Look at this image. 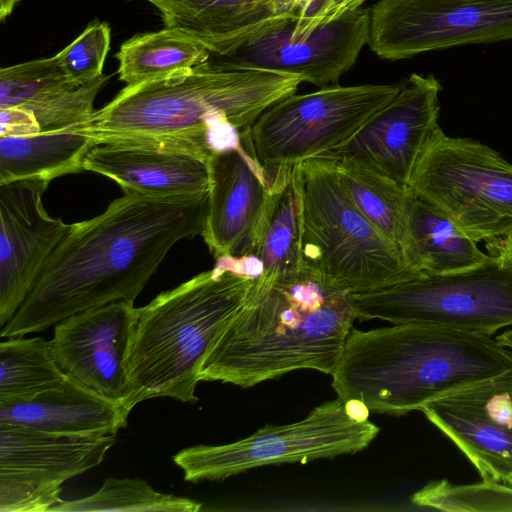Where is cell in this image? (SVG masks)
<instances>
[{
	"instance_id": "obj_1",
	"label": "cell",
	"mask_w": 512,
	"mask_h": 512,
	"mask_svg": "<svg viewBox=\"0 0 512 512\" xmlns=\"http://www.w3.org/2000/svg\"><path fill=\"white\" fill-rule=\"evenodd\" d=\"M207 210L208 193L126 191L100 215L71 224L0 336L41 332L82 311L134 302L170 249L202 234Z\"/></svg>"
},
{
	"instance_id": "obj_2",
	"label": "cell",
	"mask_w": 512,
	"mask_h": 512,
	"mask_svg": "<svg viewBox=\"0 0 512 512\" xmlns=\"http://www.w3.org/2000/svg\"><path fill=\"white\" fill-rule=\"evenodd\" d=\"M300 75L226 69L209 61L163 78L126 85L79 126L95 145H151L209 160L238 145L269 107L294 94Z\"/></svg>"
},
{
	"instance_id": "obj_3",
	"label": "cell",
	"mask_w": 512,
	"mask_h": 512,
	"mask_svg": "<svg viewBox=\"0 0 512 512\" xmlns=\"http://www.w3.org/2000/svg\"><path fill=\"white\" fill-rule=\"evenodd\" d=\"M512 371V351L492 335L425 323L352 328L333 372L343 403L403 415L459 389Z\"/></svg>"
},
{
	"instance_id": "obj_4",
	"label": "cell",
	"mask_w": 512,
	"mask_h": 512,
	"mask_svg": "<svg viewBox=\"0 0 512 512\" xmlns=\"http://www.w3.org/2000/svg\"><path fill=\"white\" fill-rule=\"evenodd\" d=\"M356 315L350 293L305 277L258 289L226 325L200 381L243 388L311 369L332 375Z\"/></svg>"
},
{
	"instance_id": "obj_5",
	"label": "cell",
	"mask_w": 512,
	"mask_h": 512,
	"mask_svg": "<svg viewBox=\"0 0 512 512\" xmlns=\"http://www.w3.org/2000/svg\"><path fill=\"white\" fill-rule=\"evenodd\" d=\"M255 278L245 272L242 258L223 257L213 269L137 308L127 359L131 410L156 397L198 400L195 389L205 360Z\"/></svg>"
},
{
	"instance_id": "obj_6",
	"label": "cell",
	"mask_w": 512,
	"mask_h": 512,
	"mask_svg": "<svg viewBox=\"0 0 512 512\" xmlns=\"http://www.w3.org/2000/svg\"><path fill=\"white\" fill-rule=\"evenodd\" d=\"M301 255L307 276L350 294L381 289L415 274L400 249L354 204L336 161L314 158L293 167Z\"/></svg>"
},
{
	"instance_id": "obj_7",
	"label": "cell",
	"mask_w": 512,
	"mask_h": 512,
	"mask_svg": "<svg viewBox=\"0 0 512 512\" xmlns=\"http://www.w3.org/2000/svg\"><path fill=\"white\" fill-rule=\"evenodd\" d=\"M359 320L425 323L493 335L512 326V264L487 262L447 273H417L393 285L350 294Z\"/></svg>"
},
{
	"instance_id": "obj_8",
	"label": "cell",
	"mask_w": 512,
	"mask_h": 512,
	"mask_svg": "<svg viewBox=\"0 0 512 512\" xmlns=\"http://www.w3.org/2000/svg\"><path fill=\"white\" fill-rule=\"evenodd\" d=\"M407 189L476 242L512 234V164L490 147L440 129Z\"/></svg>"
},
{
	"instance_id": "obj_9",
	"label": "cell",
	"mask_w": 512,
	"mask_h": 512,
	"mask_svg": "<svg viewBox=\"0 0 512 512\" xmlns=\"http://www.w3.org/2000/svg\"><path fill=\"white\" fill-rule=\"evenodd\" d=\"M399 88L400 84H335L294 93L262 113L241 139L266 170L293 167L346 143Z\"/></svg>"
},
{
	"instance_id": "obj_10",
	"label": "cell",
	"mask_w": 512,
	"mask_h": 512,
	"mask_svg": "<svg viewBox=\"0 0 512 512\" xmlns=\"http://www.w3.org/2000/svg\"><path fill=\"white\" fill-rule=\"evenodd\" d=\"M380 429L352 417L339 399L313 408L302 420L266 425L247 438L223 445H198L173 460L186 481L222 480L265 465L307 463L365 449Z\"/></svg>"
},
{
	"instance_id": "obj_11",
	"label": "cell",
	"mask_w": 512,
	"mask_h": 512,
	"mask_svg": "<svg viewBox=\"0 0 512 512\" xmlns=\"http://www.w3.org/2000/svg\"><path fill=\"white\" fill-rule=\"evenodd\" d=\"M503 40H512V0H380L370 9L367 44L382 59Z\"/></svg>"
},
{
	"instance_id": "obj_12",
	"label": "cell",
	"mask_w": 512,
	"mask_h": 512,
	"mask_svg": "<svg viewBox=\"0 0 512 512\" xmlns=\"http://www.w3.org/2000/svg\"><path fill=\"white\" fill-rule=\"evenodd\" d=\"M297 18L273 26L209 62L226 69L296 74L320 88L338 84L368 42L370 9L358 8L305 34L293 31Z\"/></svg>"
},
{
	"instance_id": "obj_13",
	"label": "cell",
	"mask_w": 512,
	"mask_h": 512,
	"mask_svg": "<svg viewBox=\"0 0 512 512\" xmlns=\"http://www.w3.org/2000/svg\"><path fill=\"white\" fill-rule=\"evenodd\" d=\"M397 94L343 145L319 158L346 160L407 189L423 153L441 129L439 81L412 73Z\"/></svg>"
},
{
	"instance_id": "obj_14",
	"label": "cell",
	"mask_w": 512,
	"mask_h": 512,
	"mask_svg": "<svg viewBox=\"0 0 512 512\" xmlns=\"http://www.w3.org/2000/svg\"><path fill=\"white\" fill-rule=\"evenodd\" d=\"M136 321L134 302H114L58 322L50 340L67 378L129 412L127 359Z\"/></svg>"
},
{
	"instance_id": "obj_15",
	"label": "cell",
	"mask_w": 512,
	"mask_h": 512,
	"mask_svg": "<svg viewBox=\"0 0 512 512\" xmlns=\"http://www.w3.org/2000/svg\"><path fill=\"white\" fill-rule=\"evenodd\" d=\"M420 411L483 480L506 483L512 476V371L446 394Z\"/></svg>"
},
{
	"instance_id": "obj_16",
	"label": "cell",
	"mask_w": 512,
	"mask_h": 512,
	"mask_svg": "<svg viewBox=\"0 0 512 512\" xmlns=\"http://www.w3.org/2000/svg\"><path fill=\"white\" fill-rule=\"evenodd\" d=\"M49 181L0 184V326L16 313L71 224L51 217L42 202Z\"/></svg>"
},
{
	"instance_id": "obj_17",
	"label": "cell",
	"mask_w": 512,
	"mask_h": 512,
	"mask_svg": "<svg viewBox=\"0 0 512 512\" xmlns=\"http://www.w3.org/2000/svg\"><path fill=\"white\" fill-rule=\"evenodd\" d=\"M208 168V210L201 236L216 260L248 257L269 199L267 170L242 142L213 153Z\"/></svg>"
},
{
	"instance_id": "obj_18",
	"label": "cell",
	"mask_w": 512,
	"mask_h": 512,
	"mask_svg": "<svg viewBox=\"0 0 512 512\" xmlns=\"http://www.w3.org/2000/svg\"><path fill=\"white\" fill-rule=\"evenodd\" d=\"M108 75L86 83L70 81L57 56L36 59L0 70V109L18 108L34 130L80 126L94 113V101Z\"/></svg>"
},
{
	"instance_id": "obj_19",
	"label": "cell",
	"mask_w": 512,
	"mask_h": 512,
	"mask_svg": "<svg viewBox=\"0 0 512 512\" xmlns=\"http://www.w3.org/2000/svg\"><path fill=\"white\" fill-rule=\"evenodd\" d=\"M84 170L116 182L123 192L187 197L209 192L208 160L151 145L100 144L86 155Z\"/></svg>"
},
{
	"instance_id": "obj_20",
	"label": "cell",
	"mask_w": 512,
	"mask_h": 512,
	"mask_svg": "<svg viewBox=\"0 0 512 512\" xmlns=\"http://www.w3.org/2000/svg\"><path fill=\"white\" fill-rule=\"evenodd\" d=\"M161 13L165 27L223 54L285 21L297 11L273 0H146Z\"/></svg>"
},
{
	"instance_id": "obj_21",
	"label": "cell",
	"mask_w": 512,
	"mask_h": 512,
	"mask_svg": "<svg viewBox=\"0 0 512 512\" xmlns=\"http://www.w3.org/2000/svg\"><path fill=\"white\" fill-rule=\"evenodd\" d=\"M129 411L67 378L36 395L0 402V425L69 434H116Z\"/></svg>"
},
{
	"instance_id": "obj_22",
	"label": "cell",
	"mask_w": 512,
	"mask_h": 512,
	"mask_svg": "<svg viewBox=\"0 0 512 512\" xmlns=\"http://www.w3.org/2000/svg\"><path fill=\"white\" fill-rule=\"evenodd\" d=\"M116 434H69L0 425V470L64 483L98 466Z\"/></svg>"
},
{
	"instance_id": "obj_23",
	"label": "cell",
	"mask_w": 512,
	"mask_h": 512,
	"mask_svg": "<svg viewBox=\"0 0 512 512\" xmlns=\"http://www.w3.org/2000/svg\"><path fill=\"white\" fill-rule=\"evenodd\" d=\"M293 167L275 168L274 179L270 181L266 211L250 254L261 266V272L255 278L258 289L308 277L301 255L299 203Z\"/></svg>"
},
{
	"instance_id": "obj_24",
	"label": "cell",
	"mask_w": 512,
	"mask_h": 512,
	"mask_svg": "<svg viewBox=\"0 0 512 512\" xmlns=\"http://www.w3.org/2000/svg\"><path fill=\"white\" fill-rule=\"evenodd\" d=\"M94 146L79 126L53 131L31 129L0 136V184L25 179L51 182L79 173Z\"/></svg>"
},
{
	"instance_id": "obj_25",
	"label": "cell",
	"mask_w": 512,
	"mask_h": 512,
	"mask_svg": "<svg viewBox=\"0 0 512 512\" xmlns=\"http://www.w3.org/2000/svg\"><path fill=\"white\" fill-rule=\"evenodd\" d=\"M476 243L442 211L409 191L404 257L414 272H455L490 260L492 255Z\"/></svg>"
},
{
	"instance_id": "obj_26",
	"label": "cell",
	"mask_w": 512,
	"mask_h": 512,
	"mask_svg": "<svg viewBox=\"0 0 512 512\" xmlns=\"http://www.w3.org/2000/svg\"><path fill=\"white\" fill-rule=\"evenodd\" d=\"M116 58L119 79L135 85L204 64L210 59V51L188 34L164 27L126 40Z\"/></svg>"
},
{
	"instance_id": "obj_27",
	"label": "cell",
	"mask_w": 512,
	"mask_h": 512,
	"mask_svg": "<svg viewBox=\"0 0 512 512\" xmlns=\"http://www.w3.org/2000/svg\"><path fill=\"white\" fill-rule=\"evenodd\" d=\"M335 161L339 178L351 200L404 256L408 239V189L355 163Z\"/></svg>"
},
{
	"instance_id": "obj_28",
	"label": "cell",
	"mask_w": 512,
	"mask_h": 512,
	"mask_svg": "<svg viewBox=\"0 0 512 512\" xmlns=\"http://www.w3.org/2000/svg\"><path fill=\"white\" fill-rule=\"evenodd\" d=\"M67 376L50 341L11 337L0 344V402L27 398L60 386Z\"/></svg>"
},
{
	"instance_id": "obj_29",
	"label": "cell",
	"mask_w": 512,
	"mask_h": 512,
	"mask_svg": "<svg viewBox=\"0 0 512 512\" xmlns=\"http://www.w3.org/2000/svg\"><path fill=\"white\" fill-rule=\"evenodd\" d=\"M201 507L195 500L157 492L140 479L108 478L95 493L76 500L61 499L51 512H196Z\"/></svg>"
},
{
	"instance_id": "obj_30",
	"label": "cell",
	"mask_w": 512,
	"mask_h": 512,
	"mask_svg": "<svg viewBox=\"0 0 512 512\" xmlns=\"http://www.w3.org/2000/svg\"><path fill=\"white\" fill-rule=\"evenodd\" d=\"M415 505L444 511L512 512V486L500 481L455 485L433 481L411 497Z\"/></svg>"
},
{
	"instance_id": "obj_31",
	"label": "cell",
	"mask_w": 512,
	"mask_h": 512,
	"mask_svg": "<svg viewBox=\"0 0 512 512\" xmlns=\"http://www.w3.org/2000/svg\"><path fill=\"white\" fill-rule=\"evenodd\" d=\"M111 28L106 22H92L68 46L56 54L67 78L77 84L92 82L103 74L110 49Z\"/></svg>"
},
{
	"instance_id": "obj_32",
	"label": "cell",
	"mask_w": 512,
	"mask_h": 512,
	"mask_svg": "<svg viewBox=\"0 0 512 512\" xmlns=\"http://www.w3.org/2000/svg\"><path fill=\"white\" fill-rule=\"evenodd\" d=\"M62 483L28 473L0 470L1 512H45L61 500Z\"/></svg>"
},
{
	"instance_id": "obj_33",
	"label": "cell",
	"mask_w": 512,
	"mask_h": 512,
	"mask_svg": "<svg viewBox=\"0 0 512 512\" xmlns=\"http://www.w3.org/2000/svg\"><path fill=\"white\" fill-rule=\"evenodd\" d=\"M366 0H324L321 6L309 17L295 20L293 31L305 34L321 24L333 21L343 14L360 8Z\"/></svg>"
},
{
	"instance_id": "obj_34",
	"label": "cell",
	"mask_w": 512,
	"mask_h": 512,
	"mask_svg": "<svg viewBox=\"0 0 512 512\" xmlns=\"http://www.w3.org/2000/svg\"><path fill=\"white\" fill-rule=\"evenodd\" d=\"M324 0H293L298 9L297 21L311 16L322 4Z\"/></svg>"
},
{
	"instance_id": "obj_35",
	"label": "cell",
	"mask_w": 512,
	"mask_h": 512,
	"mask_svg": "<svg viewBox=\"0 0 512 512\" xmlns=\"http://www.w3.org/2000/svg\"><path fill=\"white\" fill-rule=\"evenodd\" d=\"M494 247L497 250V255L512 264V234L498 239Z\"/></svg>"
},
{
	"instance_id": "obj_36",
	"label": "cell",
	"mask_w": 512,
	"mask_h": 512,
	"mask_svg": "<svg viewBox=\"0 0 512 512\" xmlns=\"http://www.w3.org/2000/svg\"><path fill=\"white\" fill-rule=\"evenodd\" d=\"M20 0H0V20L3 21L13 11Z\"/></svg>"
},
{
	"instance_id": "obj_37",
	"label": "cell",
	"mask_w": 512,
	"mask_h": 512,
	"mask_svg": "<svg viewBox=\"0 0 512 512\" xmlns=\"http://www.w3.org/2000/svg\"><path fill=\"white\" fill-rule=\"evenodd\" d=\"M497 341L512 351V329H507L496 337Z\"/></svg>"
},
{
	"instance_id": "obj_38",
	"label": "cell",
	"mask_w": 512,
	"mask_h": 512,
	"mask_svg": "<svg viewBox=\"0 0 512 512\" xmlns=\"http://www.w3.org/2000/svg\"><path fill=\"white\" fill-rule=\"evenodd\" d=\"M273 1H275V2H277L279 4H281V5H284V6L288 7V8H291L293 10H296L298 12V9L295 6L293 0H273Z\"/></svg>"
},
{
	"instance_id": "obj_39",
	"label": "cell",
	"mask_w": 512,
	"mask_h": 512,
	"mask_svg": "<svg viewBox=\"0 0 512 512\" xmlns=\"http://www.w3.org/2000/svg\"><path fill=\"white\" fill-rule=\"evenodd\" d=\"M506 484H508V485H511V486H512V476L507 480Z\"/></svg>"
}]
</instances>
